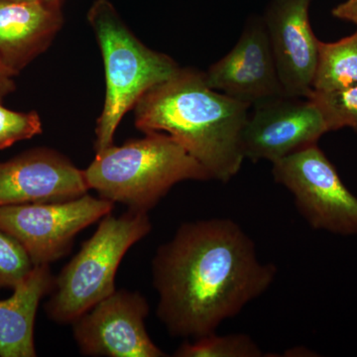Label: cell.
Returning <instances> with one entry per match:
<instances>
[{
  "instance_id": "cell-3",
  "label": "cell",
  "mask_w": 357,
  "mask_h": 357,
  "mask_svg": "<svg viewBox=\"0 0 357 357\" xmlns=\"http://www.w3.org/2000/svg\"><path fill=\"white\" fill-rule=\"evenodd\" d=\"M145 134L96 152L84 170L89 189L128 210L148 213L178 183L211 180L208 171L168 134Z\"/></svg>"
},
{
  "instance_id": "cell-21",
  "label": "cell",
  "mask_w": 357,
  "mask_h": 357,
  "mask_svg": "<svg viewBox=\"0 0 357 357\" xmlns=\"http://www.w3.org/2000/svg\"><path fill=\"white\" fill-rule=\"evenodd\" d=\"M333 17L349 21L357 26V0H347L338 4L332 11Z\"/></svg>"
},
{
  "instance_id": "cell-12",
  "label": "cell",
  "mask_w": 357,
  "mask_h": 357,
  "mask_svg": "<svg viewBox=\"0 0 357 357\" xmlns=\"http://www.w3.org/2000/svg\"><path fill=\"white\" fill-rule=\"evenodd\" d=\"M312 0H272L264 21L284 93L307 98L312 89L319 39L312 32Z\"/></svg>"
},
{
  "instance_id": "cell-2",
  "label": "cell",
  "mask_w": 357,
  "mask_h": 357,
  "mask_svg": "<svg viewBox=\"0 0 357 357\" xmlns=\"http://www.w3.org/2000/svg\"><path fill=\"white\" fill-rule=\"evenodd\" d=\"M250 107L211 89L204 73L180 68L141 96L132 110L140 131L168 134L211 178L227 183L245 159L243 133Z\"/></svg>"
},
{
  "instance_id": "cell-18",
  "label": "cell",
  "mask_w": 357,
  "mask_h": 357,
  "mask_svg": "<svg viewBox=\"0 0 357 357\" xmlns=\"http://www.w3.org/2000/svg\"><path fill=\"white\" fill-rule=\"evenodd\" d=\"M34 267L24 248L0 229V289L15 288Z\"/></svg>"
},
{
  "instance_id": "cell-9",
  "label": "cell",
  "mask_w": 357,
  "mask_h": 357,
  "mask_svg": "<svg viewBox=\"0 0 357 357\" xmlns=\"http://www.w3.org/2000/svg\"><path fill=\"white\" fill-rule=\"evenodd\" d=\"M243 133L245 158L272 164L318 144L328 132L318 107L307 98L282 96L255 105Z\"/></svg>"
},
{
  "instance_id": "cell-20",
  "label": "cell",
  "mask_w": 357,
  "mask_h": 357,
  "mask_svg": "<svg viewBox=\"0 0 357 357\" xmlns=\"http://www.w3.org/2000/svg\"><path fill=\"white\" fill-rule=\"evenodd\" d=\"M15 77L13 70L0 61V102H3L4 98L16 91Z\"/></svg>"
},
{
  "instance_id": "cell-19",
  "label": "cell",
  "mask_w": 357,
  "mask_h": 357,
  "mask_svg": "<svg viewBox=\"0 0 357 357\" xmlns=\"http://www.w3.org/2000/svg\"><path fill=\"white\" fill-rule=\"evenodd\" d=\"M41 117L36 112H14L0 102V150L42 133Z\"/></svg>"
},
{
  "instance_id": "cell-16",
  "label": "cell",
  "mask_w": 357,
  "mask_h": 357,
  "mask_svg": "<svg viewBox=\"0 0 357 357\" xmlns=\"http://www.w3.org/2000/svg\"><path fill=\"white\" fill-rule=\"evenodd\" d=\"M176 357H261L263 351L252 337L244 333L218 335L213 333L185 340L174 354Z\"/></svg>"
},
{
  "instance_id": "cell-5",
  "label": "cell",
  "mask_w": 357,
  "mask_h": 357,
  "mask_svg": "<svg viewBox=\"0 0 357 357\" xmlns=\"http://www.w3.org/2000/svg\"><path fill=\"white\" fill-rule=\"evenodd\" d=\"M151 230L149 215L142 211L102 218L95 234L56 276L50 299L44 305L47 317L59 325H72L114 293L124 255Z\"/></svg>"
},
{
  "instance_id": "cell-22",
  "label": "cell",
  "mask_w": 357,
  "mask_h": 357,
  "mask_svg": "<svg viewBox=\"0 0 357 357\" xmlns=\"http://www.w3.org/2000/svg\"><path fill=\"white\" fill-rule=\"evenodd\" d=\"M4 1H41L51 2V3H65V0H4Z\"/></svg>"
},
{
  "instance_id": "cell-11",
  "label": "cell",
  "mask_w": 357,
  "mask_h": 357,
  "mask_svg": "<svg viewBox=\"0 0 357 357\" xmlns=\"http://www.w3.org/2000/svg\"><path fill=\"white\" fill-rule=\"evenodd\" d=\"M89 191L84 170L51 148H33L0 161V208L69 201Z\"/></svg>"
},
{
  "instance_id": "cell-10",
  "label": "cell",
  "mask_w": 357,
  "mask_h": 357,
  "mask_svg": "<svg viewBox=\"0 0 357 357\" xmlns=\"http://www.w3.org/2000/svg\"><path fill=\"white\" fill-rule=\"evenodd\" d=\"M204 75L211 89L255 107L286 96L263 18H251L236 46Z\"/></svg>"
},
{
  "instance_id": "cell-4",
  "label": "cell",
  "mask_w": 357,
  "mask_h": 357,
  "mask_svg": "<svg viewBox=\"0 0 357 357\" xmlns=\"http://www.w3.org/2000/svg\"><path fill=\"white\" fill-rule=\"evenodd\" d=\"M86 18L102 52L107 82L105 103L96 126V153L114 145L122 119L141 96L170 79L180 67L168 55L145 46L110 0H95Z\"/></svg>"
},
{
  "instance_id": "cell-1",
  "label": "cell",
  "mask_w": 357,
  "mask_h": 357,
  "mask_svg": "<svg viewBox=\"0 0 357 357\" xmlns=\"http://www.w3.org/2000/svg\"><path fill=\"white\" fill-rule=\"evenodd\" d=\"M277 272L234 220L183 223L152 260L157 318L173 337L211 335L266 292Z\"/></svg>"
},
{
  "instance_id": "cell-14",
  "label": "cell",
  "mask_w": 357,
  "mask_h": 357,
  "mask_svg": "<svg viewBox=\"0 0 357 357\" xmlns=\"http://www.w3.org/2000/svg\"><path fill=\"white\" fill-rule=\"evenodd\" d=\"M55 278L50 265H37L11 297L0 300V357L37 356L35 319L40 302L53 292Z\"/></svg>"
},
{
  "instance_id": "cell-8",
  "label": "cell",
  "mask_w": 357,
  "mask_h": 357,
  "mask_svg": "<svg viewBox=\"0 0 357 357\" xmlns=\"http://www.w3.org/2000/svg\"><path fill=\"white\" fill-rule=\"evenodd\" d=\"M149 312L139 292L115 290L72 324L79 351L84 356H166L148 335Z\"/></svg>"
},
{
  "instance_id": "cell-6",
  "label": "cell",
  "mask_w": 357,
  "mask_h": 357,
  "mask_svg": "<svg viewBox=\"0 0 357 357\" xmlns=\"http://www.w3.org/2000/svg\"><path fill=\"white\" fill-rule=\"evenodd\" d=\"M272 174L312 229L357 236V198L318 144L275 162Z\"/></svg>"
},
{
  "instance_id": "cell-7",
  "label": "cell",
  "mask_w": 357,
  "mask_h": 357,
  "mask_svg": "<svg viewBox=\"0 0 357 357\" xmlns=\"http://www.w3.org/2000/svg\"><path fill=\"white\" fill-rule=\"evenodd\" d=\"M114 208L88 192L69 201L2 206L0 229L24 248L34 266L50 265L69 255L77 234Z\"/></svg>"
},
{
  "instance_id": "cell-15",
  "label": "cell",
  "mask_w": 357,
  "mask_h": 357,
  "mask_svg": "<svg viewBox=\"0 0 357 357\" xmlns=\"http://www.w3.org/2000/svg\"><path fill=\"white\" fill-rule=\"evenodd\" d=\"M357 86V30L340 41L318 44L312 89L335 91Z\"/></svg>"
},
{
  "instance_id": "cell-17",
  "label": "cell",
  "mask_w": 357,
  "mask_h": 357,
  "mask_svg": "<svg viewBox=\"0 0 357 357\" xmlns=\"http://www.w3.org/2000/svg\"><path fill=\"white\" fill-rule=\"evenodd\" d=\"M307 98L323 114L328 132L349 128L357 133V86L335 91L312 89Z\"/></svg>"
},
{
  "instance_id": "cell-13",
  "label": "cell",
  "mask_w": 357,
  "mask_h": 357,
  "mask_svg": "<svg viewBox=\"0 0 357 357\" xmlns=\"http://www.w3.org/2000/svg\"><path fill=\"white\" fill-rule=\"evenodd\" d=\"M63 6L0 0V61L16 76L53 43L64 25Z\"/></svg>"
}]
</instances>
